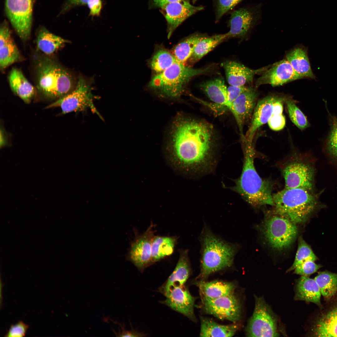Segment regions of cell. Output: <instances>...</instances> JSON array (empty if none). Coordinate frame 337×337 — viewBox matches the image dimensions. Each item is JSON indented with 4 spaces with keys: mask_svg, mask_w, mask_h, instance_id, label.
<instances>
[{
    "mask_svg": "<svg viewBox=\"0 0 337 337\" xmlns=\"http://www.w3.org/2000/svg\"><path fill=\"white\" fill-rule=\"evenodd\" d=\"M286 122L285 118L282 114L272 115L267 122L270 129L275 131L282 129L285 126Z\"/></svg>",
    "mask_w": 337,
    "mask_h": 337,
    "instance_id": "43",
    "label": "cell"
},
{
    "mask_svg": "<svg viewBox=\"0 0 337 337\" xmlns=\"http://www.w3.org/2000/svg\"><path fill=\"white\" fill-rule=\"evenodd\" d=\"M177 62L178 61L173 54L166 50L162 49L154 54L150 65L152 69L159 74Z\"/></svg>",
    "mask_w": 337,
    "mask_h": 337,
    "instance_id": "35",
    "label": "cell"
},
{
    "mask_svg": "<svg viewBox=\"0 0 337 337\" xmlns=\"http://www.w3.org/2000/svg\"><path fill=\"white\" fill-rule=\"evenodd\" d=\"M165 296L166 299L161 303L196 321L194 312L195 299L184 286H173Z\"/></svg>",
    "mask_w": 337,
    "mask_h": 337,
    "instance_id": "18",
    "label": "cell"
},
{
    "mask_svg": "<svg viewBox=\"0 0 337 337\" xmlns=\"http://www.w3.org/2000/svg\"><path fill=\"white\" fill-rule=\"evenodd\" d=\"M228 84L231 85L241 86L251 82L254 76L266 71L267 68L257 70L251 69L234 61H227L222 64Z\"/></svg>",
    "mask_w": 337,
    "mask_h": 337,
    "instance_id": "23",
    "label": "cell"
},
{
    "mask_svg": "<svg viewBox=\"0 0 337 337\" xmlns=\"http://www.w3.org/2000/svg\"><path fill=\"white\" fill-rule=\"evenodd\" d=\"M286 57L293 69L302 78L315 79L305 49L300 47L294 48L286 54Z\"/></svg>",
    "mask_w": 337,
    "mask_h": 337,
    "instance_id": "27",
    "label": "cell"
},
{
    "mask_svg": "<svg viewBox=\"0 0 337 337\" xmlns=\"http://www.w3.org/2000/svg\"><path fill=\"white\" fill-rule=\"evenodd\" d=\"M153 224L132 242L127 255V259L140 271H143L152 264L151 245L154 237Z\"/></svg>",
    "mask_w": 337,
    "mask_h": 337,
    "instance_id": "15",
    "label": "cell"
},
{
    "mask_svg": "<svg viewBox=\"0 0 337 337\" xmlns=\"http://www.w3.org/2000/svg\"><path fill=\"white\" fill-rule=\"evenodd\" d=\"M177 240V237H175L154 236L151 245L153 263L172 254Z\"/></svg>",
    "mask_w": 337,
    "mask_h": 337,
    "instance_id": "31",
    "label": "cell"
},
{
    "mask_svg": "<svg viewBox=\"0 0 337 337\" xmlns=\"http://www.w3.org/2000/svg\"><path fill=\"white\" fill-rule=\"evenodd\" d=\"M201 296L214 299L234 293L236 288L232 282L215 281L206 282L201 281L197 284Z\"/></svg>",
    "mask_w": 337,
    "mask_h": 337,
    "instance_id": "28",
    "label": "cell"
},
{
    "mask_svg": "<svg viewBox=\"0 0 337 337\" xmlns=\"http://www.w3.org/2000/svg\"><path fill=\"white\" fill-rule=\"evenodd\" d=\"M249 337H277L280 335L276 317L262 297H255L253 313L246 329Z\"/></svg>",
    "mask_w": 337,
    "mask_h": 337,
    "instance_id": "9",
    "label": "cell"
},
{
    "mask_svg": "<svg viewBox=\"0 0 337 337\" xmlns=\"http://www.w3.org/2000/svg\"><path fill=\"white\" fill-rule=\"evenodd\" d=\"M166 148L173 164L192 178L213 172L218 162L213 127L202 119L178 116L171 125Z\"/></svg>",
    "mask_w": 337,
    "mask_h": 337,
    "instance_id": "1",
    "label": "cell"
},
{
    "mask_svg": "<svg viewBox=\"0 0 337 337\" xmlns=\"http://www.w3.org/2000/svg\"><path fill=\"white\" fill-rule=\"evenodd\" d=\"M243 160L240 177L229 188L239 194L250 205L255 207L274 205L272 187L269 182L263 179L254 164L255 152L253 144H243Z\"/></svg>",
    "mask_w": 337,
    "mask_h": 337,
    "instance_id": "3",
    "label": "cell"
},
{
    "mask_svg": "<svg viewBox=\"0 0 337 337\" xmlns=\"http://www.w3.org/2000/svg\"><path fill=\"white\" fill-rule=\"evenodd\" d=\"M1 129V140H0V147H3L7 145V142L5 139V137L4 135L3 130Z\"/></svg>",
    "mask_w": 337,
    "mask_h": 337,
    "instance_id": "48",
    "label": "cell"
},
{
    "mask_svg": "<svg viewBox=\"0 0 337 337\" xmlns=\"http://www.w3.org/2000/svg\"><path fill=\"white\" fill-rule=\"evenodd\" d=\"M330 129L325 141V147L332 158L337 159V118L328 111Z\"/></svg>",
    "mask_w": 337,
    "mask_h": 337,
    "instance_id": "38",
    "label": "cell"
},
{
    "mask_svg": "<svg viewBox=\"0 0 337 337\" xmlns=\"http://www.w3.org/2000/svg\"><path fill=\"white\" fill-rule=\"evenodd\" d=\"M243 0H213L215 20L219 21L227 12Z\"/></svg>",
    "mask_w": 337,
    "mask_h": 337,
    "instance_id": "40",
    "label": "cell"
},
{
    "mask_svg": "<svg viewBox=\"0 0 337 337\" xmlns=\"http://www.w3.org/2000/svg\"><path fill=\"white\" fill-rule=\"evenodd\" d=\"M286 98L279 96L273 104V115H279L282 114L283 103Z\"/></svg>",
    "mask_w": 337,
    "mask_h": 337,
    "instance_id": "45",
    "label": "cell"
},
{
    "mask_svg": "<svg viewBox=\"0 0 337 337\" xmlns=\"http://www.w3.org/2000/svg\"><path fill=\"white\" fill-rule=\"evenodd\" d=\"M290 120L299 129L303 130L310 126L306 117L297 106L295 102L291 99H286L285 100Z\"/></svg>",
    "mask_w": 337,
    "mask_h": 337,
    "instance_id": "37",
    "label": "cell"
},
{
    "mask_svg": "<svg viewBox=\"0 0 337 337\" xmlns=\"http://www.w3.org/2000/svg\"><path fill=\"white\" fill-rule=\"evenodd\" d=\"M8 81L11 90L16 95L26 103L31 102L35 95L36 90L20 70L12 68L8 76Z\"/></svg>",
    "mask_w": 337,
    "mask_h": 337,
    "instance_id": "26",
    "label": "cell"
},
{
    "mask_svg": "<svg viewBox=\"0 0 337 337\" xmlns=\"http://www.w3.org/2000/svg\"><path fill=\"white\" fill-rule=\"evenodd\" d=\"M205 35L195 33L178 44L173 50V55L179 62L184 64L192 55L198 42Z\"/></svg>",
    "mask_w": 337,
    "mask_h": 337,
    "instance_id": "33",
    "label": "cell"
},
{
    "mask_svg": "<svg viewBox=\"0 0 337 337\" xmlns=\"http://www.w3.org/2000/svg\"><path fill=\"white\" fill-rule=\"evenodd\" d=\"M37 55L34 59L36 88L44 98L57 100L75 88L76 82L70 71L50 56Z\"/></svg>",
    "mask_w": 337,
    "mask_h": 337,
    "instance_id": "2",
    "label": "cell"
},
{
    "mask_svg": "<svg viewBox=\"0 0 337 337\" xmlns=\"http://www.w3.org/2000/svg\"><path fill=\"white\" fill-rule=\"evenodd\" d=\"M91 87L90 84L82 76H80L75 88L71 92L56 100L46 107L45 109L60 107L62 114L90 109L92 112L102 119L94 105L93 100L95 97L92 93Z\"/></svg>",
    "mask_w": 337,
    "mask_h": 337,
    "instance_id": "8",
    "label": "cell"
},
{
    "mask_svg": "<svg viewBox=\"0 0 337 337\" xmlns=\"http://www.w3.org/2000/svg\"><path fill=\"white\" fill-rule=\"evenodd\" d=\"M279 97L268 95L257 102L252 115L250 126L242 142L248 144H253L255 135L258 129L267 123L272 115L274 103Z\"/></svg>",
    "mask_w": 337,
    "mask_h": 337,
    "instance_id": "19",
    "label": "cell"
},
{
    "mask_svg": "<svg viewBox=\"0 0 337 337\" xmlns=\"http://www.w3.org/2000/svg\"><path fill=\"white\" fill-rule=\"evenodd\" d=\"M5 11L20 38L27 41L31 35L32 22V0H5Z\"/></svg>",
    "mask_w": 337,
    "mask_h": 337,
    "instance_id": "10",
    "label": "cell"
},
{
    "mask_svg": "<svg viewBox=\"0 0 337 337\" xmlns=\"http://www.w3.org/2000/svg\"><path fill=\"white\" fill-rule=\"evenodd\" d=\"M200 87L209 99L217 105L225 107L232 113V104L229 101L227 88L224 80L218 77L202 83Z\"/></svg>",
    "mask_w": 337,
    "mask_h": 337,
    "instance_id": "24",
    "label": "cell"
},
{
    "mask_svg": "<svg viewBox=\"0 0 337 337\" xmlns=\"http://www.w3.org/2000/svg\"><path fill=\"white\" fill-rule=\"evenodd\" d=\"M201 271L198 278L204 279L214 273L232 266L239 248L237 243L227 242L204 225L199 237Z\"/></svg>",
    "mask_w": 337,
    "mask_h": 337,
    "instance_id": "4",
    "label": "cell"
},
{
    "mask_svg": "<svg viewBox=\"0 0 337 337\" xmlns=\"http://www.w3.org/2000/svg\"><path fill=\"white\" fill-rule=\"evenodd\" d=\"M318 259L310 247L301 237L298 240L297 251L294 261L292 266L287 271L290 272L301 263L309 261H315Z\"/></svg>",
    "mask_w": 337,
    "mask_h": 337,
    "instance_id": "36",
    "label": "cell"
},
{
    "mask_svg": "<svg viewBox=\"0 0 337 337\" xmlns=\"http://www.w3.org/2000/svg\"><path fill=\"white\" fill-rule=\"evenodd\" d=\"M302 78L294 70L286 59L276 63L257 80L256 86L269 84L275 86Z\"/></svg>",
    "mask_w": 337,
    "mask_h": 337,
    "instance_id": "20",
    "label": "cell"
},
{
    "mask_svg": "<svg viewBox=\"0 0 337 337\" xmlns=\"http://www.w3.org/2000/svg\"><path fill=\"white\" fill-rule=\"evenodd\" d=\"M263 222L261 230L266 240L274 249L281 251L289 247L297 236L296 224L288 219L274 213Z\"/></svg>",
    "mask_w": 337,
    "mask_h": 337,
    "instance_id": "7",
    "label": "cell"
},
{
    "mask_svg": "<svg viewBox=\"0 0 337 337\" xmlns=\"http://www.w3.org/2000/svg\"><path fill=\"white\" fill-rule=\"evenodd\" d=\"M321 295L328 300L337 292V273L325 271L319 272L314 278Z\"/></svg>",
    "mask_w": 337,
    "mask_h": 337,
    "instance_id": "34",
    "label": "cell"
},
{
    "mask_svg": "<svg viewBox=\"0 0 337 337\" xmlns=\"http://www.w3.org/2000/svg\"><path fill=\"white\" fill-rule=\"evenodd\" d=\"M227 38V33L210 37L205 35L197 44L189 60L192 63L196 62Z\"/></svg>",
    "mask_w": 337,
    "mask_h": 337,
    "instance_id": "32",
    "label": "cell"
},
{
    "mask_svg": "<svg viewBox=\"0 0 337 337\" xmlns=\"http://www.w3.org/2000/svg\"><path fill=\"white\" fill-rule=\"evenodd\" d=\"M311 191L301 188H286L273 195L274 213L295 224L305 222L314 211L317 200Z\"/></svg>",
    "mask_w": 337,
    "mask_h": 337,
    "instance_id": "5",
    "label": "cell"
},
{
    "mask_svg": "<svg viewBox=\"0 0 337 337\" xmlns=\"http://www.w3.org/2000/svg\"><path fill=\"white\" fill-rule=\"evenodd\" d=\"M211 70L210 66L194 69L177 62L154 77L149 86L164 97L177 99L193 77L209 73Z\"/></svg>",
    "mask_w": 337,
    "mask_h": 337,
    "instance_id": "6",
    "label": "cell"
},
{
    "mask_svg": "<svg viewBox=\"0 0 337 337\" xmlns=\"http://www.w3.org/2000/svg\"><path fill=\"white\" fill-rule=\"evenodd\" d=\"M261 11L259 4L242 7L232 12L228 22L230 30L227 33L228 38L246 35L260 20Z\"/></svg>",
    "mask_w": 337,
    "mask_h": 337,
    "instance_id": "12",
    "label": "cell"
},
{
    "mask_svg": "<svg viewBox=\"0 0 337 337\" xmlns=\"http://www.w3.org/2000/svg\"><path fill=\"white\" fill-rule=\"evenodd\" d=\"M257 93L254 88L247 87L232 103V113L237 122L242 140L244 138V126L252 117L257 103Z\"/></svg>",
    "mask_w": 337,
    "mask_h": 337,
    "instance_id": "17",
    "label": "cell"
},
{
    "mask_svg": "<svg viewBox=\"0 0 337 337\" xmlns=\"http://www.w3.org/2000/svg\"><path fill=\"white\" fill-rule=\"evenodd\" d=\"M87 6L92 16L100 15L102 7V0H66L62 10L64 12L76 6Z\"/></svg>",
    "mask_w": 337,
    "mask_h": 337,
    "instance_id": "39",
    "label": "cell"
},
{
    "mask_svg": "<svg viewBox=\"0 0 337 337\" xmlns=\"http://www.w3.org/2000/svg\"><path fill=\"white\" fill-rule=\"evenodd\" d=\"M153 5L155 7L161 8L165 5L173 2L181 0H151Z\"/></svg>",
    "mask_w": 337,
    "mask_h": 337,
    "instance_id": "47",
    "label": "cell"
},
{
    "mask_svg": "<svg viewBox=\"0 0 337 337\" xmlns=\"http://www.w3.org/2000/svg\"><path fill=\"white\" fill-rule=\"evenodd\" d=\"M314 319L310 335L315 337H337V292L327 300Z\"/></svg>",
    "mask_w": 337,
    "mask_h": 337,
    "instance_id": "14",
    "label": "cell"
},
{
    "mask_svg": "<svg viewBox=\"0 0 337 337\" xmlns=\"http://www.w3.org/2000/svg\"><path fill=\"white\" fill-rule=\"evenodd\" d=\"M247 87L244 85L241 86H237L230 85L227 88V90L228 99L229 102L232 104V102L235 100L239 95L244 91Z\"/></svg>",
    "mask_w": 337,
    "mask_h": 337,
    "instance_id": "44",
    "label": "cell"
},
{
    "mask_svg": "<svg viewBox=\"0 0 337 337\" xmlns=\"http://www.w3.org/2000/svg\"><path fill=\"white\" fill-rule=\"evenodd\" d=\"M69 41L50 32L44 27L41 28L37 34V47L45 55L51 56Z\"/></svg>",
    "mask_w": 337,
    "mask_h": 337,
    "instance_id": "29",
    "label": "cell"
},
{
    "mask_svg": "<svg viewBox=\"0 0 337 337\" xmlns=\"http://www.w3.org/2000/svg\"><path fill=\"white\" fill-rule=\"evenodd\" d=\"M200 320L201 337H232L239 329L236 324L221 325L212 319L202 317Z\"/></svg>",
    "mask_w": 337,
    "mask_h": 337,
    "instance_id": "30",
    "label": "cell"
},
{
    "mask_svg": "<svg viewBox=\"0 0 337 337\" xmlns=\"http://www.w3.org/2000/svg\"><path fill=\"white\" fill-rule=\"evenodd\" d=\"M295 289V300L313 303L320 309L322 308L320 300L321 295L314 279L301 276L297 280Z\"/></svg>",
    "mask_w": 337,
    "mask_h": 337,
    "instance_id": "25",
    "label": "cell"
},
{
    "mask_svg": "<svg viewBox=\"0 0 337 337\" xmlns=\"http://www.w3.org/2000/svg\"><path fill=\"white\" fill-rule=\"evenodd\" d=\"M322 266L315 261H307L297 266L294 269V273L301 276H308L316 272Z\"/></svg>",
    "mask_w": 337,
    "mask_h": 337,
    "instance_id": "41",
    "label": "cell"
},
{
    "mask_svg": "<svg viewBox=\"0 0 337 337\" xmlns=\"http://www.w3.org/2000/svg\"><path fill=\"white\" fill-rule=\"evenodd\" d=\"M201 298L202 308L205 313L234 323L240 319L241 305L234 293L214 299Z\"/></svg>",
    "mask_w": 337,
    "mask_h": 337,
    "instance_id": "11",
    "label": "cell"
},
{
    "mask_svg": "<svg viewBox=\"0 0 337 337\" xmlns=\"http://www.w3.org/2000/svg\"><path fill=\"white\" fill-rule=\"evenodd\" d=\"M29 325L22 321L12 325L5 336L10 337H23L25 335Z\"/></svg>",
    "mask_w": 337,
    "mask_h": 337,
    "instance_id": "42",
    "label": "cell"
},
{
    "mask_svg": "<svg viewBox=\"0 0 337 337\" xmlns=\"http://www.w3.org/2000/svg\"><path fill=\"white\" fill-rule=\"evenodd\" d=\"M198 0H192V1L193 3H194Z\"/></svg>",
    "mask_w": 337,
    "mask_h": 337,
    "instance_id": "49",
    "label": "cell"
},
{
    "mask_svg": "<svg viewBox=\"0 0 337 337\" xmlns=\"http://www.w3.org/2000/svg\"><path fill=\"white\" fill-rule=\"evenodd\" d=\"M188 250H180L175 267L167 280L159 287V291L165 296L174 286H184L191 272Z\"/></svg>",
    "mask_w": 337,
    "mask_h": 337,
    "instance_id": "22",
    "label": "cell"
},
{
    "mask_svg": "<svg viewBox=\"0 0 337 337\" xmlns=\"http://www.w3.org/2000/svg\"><path fill=\"white\" fill-rule=\"evenodd\" d=\"M161 8L167 22L169 38L185 20L204 9V7L193 5L189 0H181L168 3Z\"/></svg>",
    "mask_w": 337,
    "mask_h": 337,
    "instance_id": "16",
    "label": "cell"
},
{
    "mask_svg": "<svg viewBox=\"0 0 337 337\" xmlns=\"http://www.w3.org/2000/svg\"><path fill=\"white\" fill-rule=\"evenodd\" d=\"M23 60V57L12 37L7 22L4 21L0 29V67L3 71L12 64Z\"/></svg>",
    "mask_w": 337,
    "mask_h": 337,
    "instance_id": "21",
    "label": "cell"
},
{
    "mask_svg": "<svg viewBox=\"0 0 337 337\" xmlns=\"http://www.w3.org/2000/svg\"><path fill=\"white\" fill-rule=\"evenodd\" d=\"M119 336L122 337H142L145 336V335L142 333L133 330L131 331L126 330L122 329V331H120L117 334Z\"/></svg>",
    "mask_w": 337,
    "mask_h": 337,
    "instance_id": "46",
    "label": "cell"
},
{
    "mask_svg": "<svg viewBox=\"0 0 337 337\" xmlns=\"http://www.w3.org/2000/svg\"><path fill=\"white\" fill-rule=\"evenodd\" d=\"M287 162L282 169L285 188H301L312 191L313 170L307 164L296 156Z\"/></svg>",
    "mask_w": 337,
    "mask_h": 337,
    "instance_id": "13",
    "label": "cell"
}]
</instances>
